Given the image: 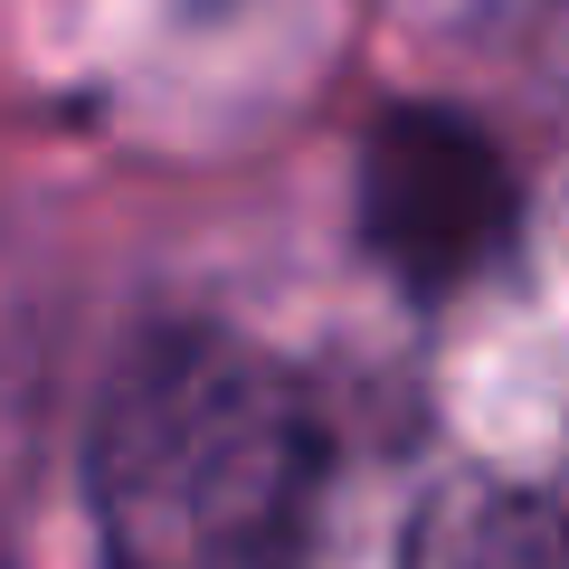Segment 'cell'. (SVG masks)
<instances>
[{"label": "cell", "instance_id": "cell-1", "mask_svg": "<svg viewBox=\"0 0 569 569\" xmlns=\"http://www.w3.org/2000/svg\"><path fill=\"white\" fill-rule=\"evenodd\" d=\"M323 485V399L228 323H152L86 427L104 569H305Z\"/></svg>", "mask_w": 569, "mask_h": 569}, {"label": "cell", "instance_id": "cell-2", "mask_svg": "<svg viewBox=\"0 0 569 569\" xmlns=\"http://www.w3.org/2000/svg\"><path fill=\"white\" fill-rule=\"evenodd\" d=\"M522 190L485 123L447 104H389L361 152V238L408 295H456L512 247Z\"/></svg>", "mask_w": 569, "mask_h": 569}, {"label": "cell", "instance_id": "cell-3", "mask_svg": "<svg viewBox=\"0 0 569 569\" xmlns=\"http://www.w3.org/2000/svg\"><path fill=\"white\" fill-rule=\"evenodd\" d=\"M399 569H569V485L456 475L418 503Z\"/></svg>", "mask_w": 569, "mask_h": 569}]
</instances>
